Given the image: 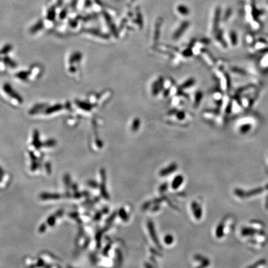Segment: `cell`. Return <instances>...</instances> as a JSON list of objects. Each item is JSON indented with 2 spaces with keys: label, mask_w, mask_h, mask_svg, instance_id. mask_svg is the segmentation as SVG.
I'll return each mask as SVG.
<instances>
[{
  "label": "cell",
  "mask_w": 268,
  "mask_h": 268,
  "mask_svg": "<svg viewBox=\"0 0 268 268\" xmlns=\"http://www.w3.org/2000/svg\"><path fill=\"white\" fill-rule=\"evenodd\" d=\"M177 168H178V165H177L176 163H172L169 166H168L167 167L165 168L162 169L160 171V172H159V175L162 177L167 176L168 175H170L171 173L174 172L175 171H176Z\"/></svg>",
  "instance_id": "3"
},
{
  "label": "cell",
  "mask_w": 268,
  "mask_h": 268,
  "mask_svg": "<svg viewBox=\"0 0 268 268\" xmlns=\"http://www.w3.org/2000/svg\"><path fill=\"white\" fill-rule=\"evenodd\" d=\"M164 242L166 244L170 245L171 244L174 242V238L171 235H167L165 236V237L164 238Z\"/></svg>",
  "instance_id": "11"
},
{
  "label": "cell",
  "mask_w": 268,
  "mask_h": 268,
  "mask_svg": "<svg viewBox=\"0 0 268 268\" xmlns=\"http://www.w3.org/2000/svg\"><path fill=\"white\" fill-rule=\"evenodd\" d=\"M265 188H266V190H268V184H267V185L266 186V187H265Z\"/></svg>",
  "instance_id": "16"
},
{
  "label": "cell",
  "mask_w": 268,
  "mask_h": 268,
  "mask_svg": "<svg viewBox=\"0 0 268 268\" xmlns=\"http://www.w3.org/2000/svg\"><path fill=\"white\" fill-rule=\"evenodd\" d=\"M167 189V184L166 183H165L164 184H163L161 187L160 188V192H165V190Z\"/></svg>",
  "instance_id": "14"
},
{
  "label": "cell",
  "mask_w": 268,
  "mask_h": 268,
  "mask_svg": "<svg viewBox=\"0 0 268 268\" xmlns=\"http://www.w3.org/2000/svg\"><path fill=\"white\" fill-rule=\"evenodd\" d=\"M184 181V177L182 175H178L172 180L171 183L172 188L176 190L178 189L180 186L182 185Z\"/></svg>",
  "instance_id": "4"
},
{
  "label": "cell",
  "mask_w": 268,
  "mask_h": 268,
  "mask_svg": "<svg viewBox=\"0 0 268 268\" xmlns=\"http://www.w3.org/2000/svg\"><path fill=\"white\" fill-rule=\"evenodd\" d=\"M224 227L225 225L224 222H221L215 230V235L218 238H221L224 235Z\"/></svg>",
  "instance_id": "6"
},
{
  "label": "cell",
  "mask_w": 268,
  "mask_h": 268,
  "mask_svg": "<svg viewBox=\"0 0 268 268\" xmlns=\"http://www.w3.org/2000/svg\"><path fill=\"white\" fill-rule=\"evenodd\" d=\"M191 210L194 217L197 220H200L202 216V210L201 206L196 201H193L191 204Z\"/></svg>",
  "instance_id": "2"
},
{
  "label": "cell",
  "mask_w": 268,
  "mask_h": 268,
  "mask_svg": "<svg viewBox=\"0 0 268 268\" xmlns=\"http://www.w3.org/2000/svg\"><path fill=\"white\" fill-rule=\"evenodd\" d=\"M119 217H120V219H121L122 220H124V221H125V222H126V221L128 220V219H129V216H128V215H127V212L125 211V210L123 208H120V209L119 210Z\"/></svg>",
  "instance_id": "10"
},
{
  "label": "cell",
  "mask_w": 268,
  "mask_h": 268,
  "mask_svg": "<svg viewBox=\"0 0 268 268\" xmlns=\"http://www.w3.org/2000/svg\"><path fill=\"white\" fill-rule=\"evenodd\" d=\"M261 231H258L253 228H244L242 231V235L244 237H247V236H253L256 234L260 233Z\"/></svg>",
  "instance_id": "5"
},
{
  "label": "cell",
  "mask_w": 268,
  "mask_h": 268,
  "mask_svg": "<svg viewBox=\"0 0 268 268\" xmlns=\"http://www.w3.org/2000/svg\"><path fill=\"white\" fill-rule=\"evenodd\" d=\"M140 125V122L139 120H135L133 123L132 127V130L136 131L137 130V129L139 128V127Z\"/></svg>",
  "instance_id": "13"
},
{
  "label": "cell",
  "mask_w": 268,
  "mask_h": 268,
  "mask_svg": "<svg viewBox=\"0 0 268 268\" xmlns=\"http://www.w3.org/2000/svg\"><path fill=\"white\" fill-rule=\"evenodd\" d=\"M147 227H148V230L150 233V235L151 238L152 239L153 242L155 244L156 246L159 248V249H161V246L160 243V242L158 241L157 235V232L156 230L155 229V226H154L153 222L151 220H149L147 223Z\"/></svg>",
  "instance_id": "1"
},
{
  "label": "cell",
  "mask_w": 268,
  "mask_h": 268,
  "mask_svg": "<svg viewBox=\"0 0 268 268\" xmlns=\"http://www.w3.org/2000/svg\"><path fill=\"white\" fill-rule=\"evenodd\" d=\"M195 260L201 262V267H207L209 265V260L201 255H196L195 256Z\"/></svg>",
  "instance_id": "7"
},
{
  "label": "cell",
  "mask_w": 268,
  "mask_h": 268,
  "mask_svg": "<svg viewBox=\"0 0 268 268\" xmlns=\"http://www.w3.org/2000/svg\"><path fill=\"white\" fill-rule=\"evenodd\" d=\"M266 261L265 260H261L260 261H258L257 262H256L255 264L254 265L250 266L249 267H260L261 266H264L266 265Z\"/></svg>",
  "instance_id": "12"
},
{
  "label": "cell",
  "mask_w": 268,
  "mask_h": 268,
  "mask_svg": "<svg viewBox=\"0 0 268 268\" xmlns=\"http://www.w3.org/2000/svg\"><path fill=\"white\" fill-rule=\"evenodd\" d=\"M266 207L267 208V209H268V196L267 197V199H266Z\"/></svg>",
  "instance_id": "15"
},
{
  "label": "cell",
  "mask_w": 268,
  "mask_h": 268,
  "mask_svg": "<svg viewBox=\"0 0 268 268\" xmlns=\"http://www.w3.org/2000/svg\"><path fill=\"white\" fill-rule=\"evenodd\" d=\"M188 26V22H184L183 23L181 24V26H180V28L179 29H178V30L176 31V33L175 34V35H176V37H179V36L181 35V34H182L183 33V31H184V30L187 28V27Z\"/></svg>",
  "instance_id": "8"
},
{
  "label": "cell",
  "mask_w": 268,
  "mask_h": 268,
  "mask_svg": "<svg viewBox=\"0 0 268 268\" xmlns=\"http://www.w3.org/2000/svg\"><path fill=\"white\" fill-rule=\"evenodd\" d=\"M177 10H178V12L181 13V15H188V13L189 12V9L186 7V6L184 5H179L177 8Z\"/></svg>",
  "instance_id": "9"
}]
</instances>
